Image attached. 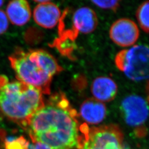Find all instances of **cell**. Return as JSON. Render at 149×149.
Returning a JSON list of instances; mask_svg holds the SVG:
<instances>
[{"mask_svg":"<svg viewBox=\"0 0 149 149\" xmlns=\"http://www.w3.org/2000/svg\"><path fill=\"white\" fill-rule=\"evenodd\" d=\"M79 115L87 125H96L106 117V106L94 98H88L81 105Z\"/></svg>","mask_w":149,"mask_h":149,"instance_id":"11","label":"cell"},{"mask_svg":"<svg viewBox=\"0 0 149 149\" xmlns=\"http://www.w3.org/2000/svg\"><path fill=\"white\" fill-rule=\"evenodd\" d=\"M43 94L18 80L0 75V115L26 129L32 116L43 106Z\"/></svg>","mask_w":149,"mask_h":149,"instance_id":"2","label":"cell"},{"mask_svg":"<svg viewBox=\"0 0 149 149\" xmlns=\"http://www.w3.org/2000/svg\"><path fill=\"white\" fill-rule=\"evenodd\" d=\"M91 91L93 98L102 103L114 100L118 93V86L114 80L107 76H100L93 81Z\"/></svg>","mask_w":149,"mask_h":149,"instance_id":"10","label":"cell"},{"mask_svg":"<svg viewBox=\"0 0 149 149\" xmlns=\"http://www.w3.org/2000/svg\"><path fill=\"white\" fill-rule=\"evenodd\" d=\"M95 5L103 10L117 11L120 6L119 1H92Z\"/></svg>","mask_w":149,"mask_h":149,"instance_id":"15","label":"cell"},{"mask_svg":"<svg viewBox=\"0 0 149 149\" xmlns=\"http://www.w3.org/2000/svg\"><path fill=\"white\" fill-rule=\"evenodd\" d=\"M146 93H147V97H148V101L149 104V80L148 82V85L146 86Z\"/></svg>","mask_w":149,"mask_h":149,"instance_id":"18","label":"cell"},{"mask_svg":"<svg viewBox=\"0 0 149 149\" xmlns=\"http://www.w3.org/2000/svg\"><path fill=\"white\" fill-rule=\"evenodd\" d=\"M38 3L33 11L36 23L45 28H53L60 23L62 15L58 6L50 1H36Z\"/></svg>","mask_w":149,"mask_h":149,"instance_id":"9","label":"cell"},{"mask_svg":"<svg viewBox=\"0 0 149 149\" xmlns=\"http://www.w3.org/2000/svg\"><path fill=\"white\" fill-rule=\"evenodd\" d=\"M136 16L140 27L144 32L149 33V1L143 2L139 6Z\"/></svg>","mask_w":149,"mask_h":149,"instance_id":"13","label":"cell"},{"mask_svg":"<svg viewBox=\"0 0 149 149\" xmlns=\"http://www.w3.org/2000/svg\"><path fill=\"white\" fill-rule=\"evenodd\" d=\"M79 114L61 92L50 96L29 119L25 129L33 143L50 149H77L81 136Z\"/></svg>","mask_w":149,"mask_h":149,"instance_id":"1","label":"cell"},{"mask_svg":"<svg viewBox=\"0 0 149 149\" xmlns=\"http://www.w3.org/2000/svg\"><path fill=\"white\" fill-rule=\"evenodd\" d=\"M118 69L130 80H149V47L135 45L118 52L114 59Z\"/></svg>","mask_w":149,"mask_h":149,"instance_id":"5","label":"cell"},{"mask_svg":"<svg viewBox=\"0 0 149 149\" xmlns=\"http://www.w3.org/2000/svg\"><path fill=\"white\" fill-rule=\"evenodd\" d=\"M9 60L18 80L34 87L43 95H50L54 76L63 70L54 57L42 49H17Z\"/></svg>","mask_w":149,"mask_h":149,"instance_id":"3","label":"cell"},{"mask_svg":"<svg viewBox=\"0 0 149 149\" xmlns=\"http://www.w3.org/2000/svg\"><path fill=\"white\" fill-rule=\"evenodd\" d=\"M3 1H0V7L3 5Z\"/></svg>","mask_w":149,"mask_h":149,"instance_id":"19","label":"cell"},{"mask_svg":"<svg viewBox=\"0 0 149 149\" xmlns=\"http://www.w3.org/2000/svg\"><path fill=\"white\" fill-rule=\"evenodd\" d=\"M120 111L125 122L133 129L135 134L139 138L145 136L147 134L145 125L149 116L147 102L140 96L129 95L122 102Z\"/></svg>","mask_w":149,"mask_h":149,"instance_id":"6","label":"cell"},{"mask_svg":"<svg viewBox=\"0 0 149 149\" xmlns=\"http://www.w3.org/2000/svg\"><path fill=\"white\" fill-rule=\"evenodd\" d=\"M29 149H50L44 144L40 143H34L31 146H29Z\"/></svg>","mask_w":149,"mask_h":149,"instance_id":"17","label":"cell"},{"mask_svg":"<svg viewBox=\"0 0 149 149\" xmlns=\"http://www.w3.org/2000/svg\"><path fill=\"white\" fill-rule=\"evenodd\" d=\"M9 20L5 12L0 10V35L3 34L8 29Z\"/></svg>","mask_w":149,"mask_h":149,"instance_id":"16","label":"cell"},{"mask_svg":"<svg viewBox=\"0 0 149 149\" xmlns=\"http://www.w3.org/2000/svg\"><path fill=\"white\" fill-rule=\"evenodd\" d=\"M5 149H29V143L23 136H9L5 139Z\"/></svg>","mask_w":149,"mask_h":149,"instance_id":"14","label":"cell"},{"mask_svg":"<svg viewBox=\"0 0 149 149\" xmlns=\"http://www.w3.org/2000/svg\"><path fill=\"white\" fill-rule=\"evenodd\" d=\"M98 23L96 12L92 8L84 7L75 11L72 17V29L61 33L74 40L79 34H89L96 30Z\"/></svg>","mask_w":149,"mask_h":149,"instance_id":"8","label":"cell"},{"mask_svg":"<svg viewBox=\"0 0 149 149\" xmlns=\"http://www.w3.org/2000/svg\"><path fill=\"white\" fill-rule=\"evenodd\" d=\"M140 35L137 24L129 18H123L114 22L109 29L113 42L122 47H129L136 43Z\"/></svg>","mask_w":149,"mask_h":149,"instance_id":"7","label":"cell"},{"mask_svg":"<svg viewBox=\"0 0 149 149\" xmlns=\"http://www.w3.org/2000/svg\"><path fill=\"white\" fill-rule=\"evenodd\" d=\"M6 15L9 21L17 26H22L31 17V10L28 2L24 0L11 1L7 6Z\"/></svg>","mask_w":149,"mask_h":149,"instance_id":"12","label":"cell"},{"mask_svg":"<svg viewBox=\"0 0 149 149\" xmlns=\"http://www.w3.org/2000/svg\"><path fill=\"white\" fill-rule=\"evenodd\" d=\"M77 149H127L122 130L116 124L89 127L81 126V136Z\"/></svg>","mask_w":149,"mask_h":149,"instance_id":"4","label":"cell"}]
</instances>
